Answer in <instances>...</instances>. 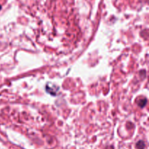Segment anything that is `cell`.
<instances>
[{"label":"cell","instance_id":"cell-1","mask_svg":"<svg viewBox=\"0 0 149 149\" xmlns=\"http://www.w3.org/2000/svg\"><path fill=\"white\" fill-rule=\"evenodd\" d=\"M145 146H146L145 143H144V141H138L136 144V147L138 149H144L145 148Z\"/></svg>","mask_w":149,"mask_h":149},{"label":"cell","instance_id":"cell-2","mask_svg":"<svg viewBox=\"0 0 149 149\" xmlns=\"http://www.w3.org/2000/svg\"><path fill=\"white\" fill-rule=\"evenodd\" d=\"M146 103H147V100H146V99H144V100H141V101L139 102L140 107L143 108L144 106H145L146 105Z\"/></svg>","mask_w":149,"mask_h":149},{"label":"cell","instance_id":"cell-3","mask_svg":"<svg viewBox=\"0 0 149 149\" xmlns=\"http://www.w3.org/2000/svg\"><path fill=\"white\" fill-rule=\"evenodd\" d=\"M1 6L0 5V10H1Z\"/></svg>","mask_w":149,"mask_h":149}]
</instances>
